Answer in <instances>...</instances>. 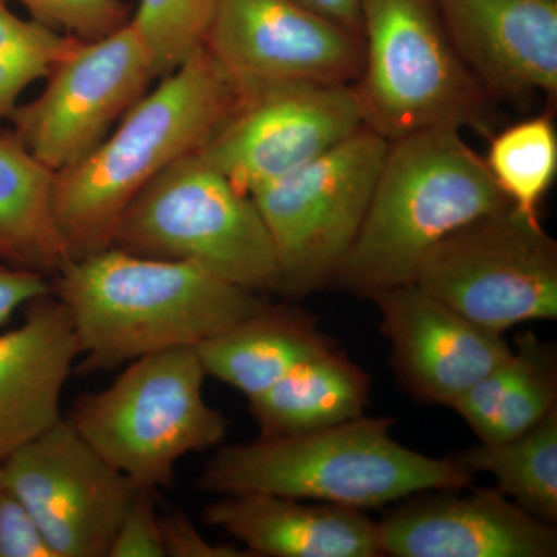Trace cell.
Returning a JSON list of instances; mask_svg holds the SVG:
<instances>
[{"label": "cell", "instance_id": "7a4b0ae2", "mask_svg": "<svg viewBox=\"0 0 557 557\" xmlns=\"http://www.w3.org/2000/svg\"><path fill=\"white\" fill-rule=\"evenodd\" d=\"M237 90L201 47L161 78L86 159L54 174L53 214L69 260L112 247L132 200L174 161L196 152Z\"/></svg>", "mask_w": 557, "mask_h": 557}, {"label": "cell", "instance_id": "d4e9b609", "mask_svg": "<svg viewBox=\"0 0 557 557\" xmlns=\"http://www.w3.org/2000/svg\"><path fill=\"white\" fill-rule=\"evenodd\" d=\"M81 39L17 17L0 0V124L16 109L22 91L47 78Z\"/></svg>", "mask_w": 557, "mask_h": 557}, {"label": "cell", "instance_id": "44dd1931", "mask_svg": "<svg viewBox=\"0 0 557 557\" xmlns=\"http://www.w3.org/2000/svg\"><path fill=\"white\" fill-rule=\"evenodd\" d=\"M557 408V350L522 332L504 361L450 406L480 443L515 438Z\"/></svg>", "mask_w": 557, "mask_h": 557}, {"label": "cell", "instance_id": "30bf717a", "mask_svg": "<svg viewBox=\"0 0 557 557\" xmlns=\"http://www.w3.org/2000/svg\"><path fill=\"white\" fill-rule=\"evenodd\" d=\"M362 126L354 84H273L237 91L228 115L199 153L249 196Z\"/></svg>", "mask_w": 557, "mask_h": 557}, {"label": "cell", "instance_id": "7402d4cb", "mask_svg": "<svg viewBox=\"0 0 557 557\" xmlns=\"http://www.w3.org/2000/svg\"><path fill=\"white\" fill-rule=\"evenodd\" d=\"M54 172L0 132V260L53 277L69 260L53 214Z\"/></svg>", "mask_w": 557, "mask_h": 557}, {"label": "cell", "instance_id": "3957f363", "mask_svg": "<svg viewBox=\"0 0 557 557\" xmlns=\"http://www.w3.org/2000/svg\"><path fill=\"white\" fill-rule=\"evenodd\" d=\"M509 207L485 160L457 127L388 143L368 211L329 287L359 298L413 284L429 251L454 231Z\"/></svg>", "mask_w": 557, "mask_h": 557}, {"label": "cell", "instance_id": "ba28073f", "mask_svg": "<svg viewBox=\"0 0 557 557\" xmlns=\"http://www.w3.org/2000/svg\"><path fill=\"white\" fill-rule=\"evenodd\" d=\"M388 141L359 127L298 171L249 194L278 262L276 295L298 300L327 288L368 211Z\"/></svg>", "mask_w": 557, "mask_h": 557}, {"label": "cell", "instance_id": "9a60e30c", "mask_svg": "<svg viewBox=\"0 0 557 557\" xmlns=\"http://www.w3.org/2000/svg\"><path fill=\"white\" fill-rule=\"evenodd\" d=\"M435 490L397 502L379 522L383 556L556 557L557 530L497 487Z\"/></svg>", "mask_w": 557, "mask_h": 557}, {"label": "cell", "instance_id": "83f0119b", "mask_svg": "<svg viewBox=\"0 0 557 557\" xmlns=\"http://www.w3.org/2000/svg\"><path fill=\"white\" fill-rule=\"evenodd\" d=\"M108 557H166L157 512V490L138 487L116 530Z\"/></svg>", "mask_w": 557, "mask_h": 557}, {"label": "cell", "instance_id": "ffe728a7", "mask_svg": "<svg viewBox=\"0 0 557 557\" xmlns=\"http://www.w3.org/2000/svg\"><path fill=\"white\" fill-rule=\"evenodd\" d=\"M249 413L263 438L292 437L364 416L370 376L338 347L300 362L259 397Z\"/></svg>", "mask_w": 557, "mask_h": 557}, {"label": "cell", "instance_id": "f1b7e54d", "mask_svg": "<svg viewBox=\"0 0 557 557\" xmlns=\"http://www.w3.org/2000/svg\"><path fill=\"white\" fill-rule=\"evenodd\" d=\"M0 557H57L27 507L0 480Z\"/></svg>", "mask_w": 557, "mask_h": 557}, {"label": "cell", "instance_id": "4dcf8cb0", "mask_svg": "<svg viewBox=\"0 0 557 557\" xmlns=\"http://www.w3.org/2000/svg\"><path fill=\"white\" fill-rule=\"evenodd\" d=\"M50 278L33 271L14 269L0 260V325L33 300L50 295Z\"/></svg>", "mask_w": 557, "mask_h": 557}, {"label": "cell", "instance_id": "52a82bcc", "mask_svg": "<svg viewBox=\"0 0 557 557\" xmlns=\"http://www.w3.org/2000/svg\"><path fill=\"white\" fill-rule=\"evenodd\" d=\"M362 123L388 143L437 129H486L490 94L454 47L435 0H362Z\"/></svg>", "mask_w": 557, "mask_h": 557}, {"label": "cell", "instance_id": "1f68e13d", "mask_svg": "<svg viewBox=\"0 0 557 557\" xmlns=\"http://www.w3.org/2000/svg\"><path fill=\"white\" fill-rule=\"evenodd\" d=\"M319 16L335 22L361 38L362 0H298Z\"/></svg>", "mask_w": 557, "mask_h": 557}, {"label": "cell", "instance_id": "484cf974", "mask_svg": "<svg viewBox=\"0 0 557 557\" xmlns=\"http://www.w3.org/2000/svg\"><path fill=\"white\" fill-rule=\"evenodd\" d=\"M215 0H139L132 24L164 78L203 47Z\"/></svg>", "mask_w": 557, "mask_h": 557}, {"label": "cell", "instance_id": "4fadbf2b", "mask_svg": "<svg viewBox=\"0 0 557 557\" xmlns=\"http://www.w3.org/2000/svg\"><path fill=\"white\" fill-rule=\"evenodd\" d=\"M203 49L237 91L273 84H355L362 38L298 0H215Z\"/></svg>", "mask_w": 557, "mask_h": 557}, {"label": "cell", "instance_id": "8992f818", "mask_svg": "<svg viewBox=\"0 0 557 557\" xmlns=\"http://www.w3.org/2000/svg\"><path fill=\"white\" fill-rule=\"evenodd\" d=\"M112 247L185 262L255 293H276L278 262L255 200L199 150L157 175L124 211Z\"/></svg>", "mask_w": 557, "mask_h": 557}, {"label": "cell", "instance_id": "e0dca14e", "mask_svg": "<svg viewBox=\"0 0 557 557\" xmlns=\"http://www.w3.org/2000/svg\"><path fill=\"white\" fill-rule=\"evenodd\" d=\"M0 335V463L62 418L61 397L79 358L64 304L53 293L25 307Z\"/></svg>", "mask_w": 557, "mask_h": 557}, {"label": "cell", "instance_id": "7c38bea8", "mask_svg": "<svg viewBox=\"0 0 557 557\" xmlns=\"http://www.w3.org/2000/svg\"><path fill=\"white\" fill-rule=\"evenodd\" d=\"M0 480L32 512L57 557H108L139 487L65 417L3 460Z\"/></svg>", "mask_w": 557, "mask_h": 557}, {"label": "cell", "instance_id": "6da1fadb", "mask_svg": "<svg viewBox=\"0 0 557 557\" xmlns=\"http://www.w3.org/2000/svg\"><path fill=\"white\" fill-rule=\"evenodd\" d=\"M50 284L72 319L86 373L196 347L267 302L189 263L115 247L67 260Z\"/></svg>", "mask_w": 557, "mask_h": 557}, {"label": "cell", "instance_id": "5bb4252c", "mask_svg": "<svg viewBox=\"0 0 557 557\" xmlns=\"http://www.w3.org/2000/svg\"><path fill=\"white\" fill-rule=\"evenodd\" d=\"M399 386L424 405L450 406L511 354L504 333L475 324L416 284L370 298Z\"/></svg>", "mask_w": 557, "mask_h": 557}, {"label": "cell", "instance_id": "ac0fdd59", "mask_svg": "<svg viewBox=\"0 0 557 557\" xmlns=\"http://www.w3.org/2000/svg\"><path fill=\"white\" fill-rule=\"evenodd\" d=\"M203 522L225 531L249 557H380L379 523L366 509L245 493L219 496Z\"/></svg>", "mask_w": 557, "mask_h": 557}, {"label": "cell", "instance_id": "2e32d148", "mask_svg": "<svg viewBox=\"0 0 557 557\" xmlns=\"http://www.w3.org/2000/svg\"><path fill=\"white\" fill-rule=\"evenodd\" d=\"M454 47L487 94L557 91V0H435Z\"/></svg>", "mask_w": 557, "mask_h": 557}, {"label": "cell", "instance_id": "d6986e66", "mask_svg": "<svg viewBox=\"0 0 557 557\" xmlns=\"http://www.w3.org/2000/svg\"><path fill=\"white\" fill-rule=\"evenodd\" d=\"M335 347L314 314L292 304L267 300L255 313L194 348L207 376L252 399L300 362Z\"/></svg>", "mask_w": 557, "mask_h": 557}, {"label": "cell", "instance_id": "f546056e", "mask_svg": "<svg viewBox=\"0 0 557 557\" xmlns=\"http://www.w3.org/2000/svg\"><path fill=\"white\" fill-rule=\"evenodd\" d=\"M161 539L166 557H249L233 544H212L182 509L160 516Z\"/></svg>", "mask_w": 557, "mask_h": 557}, {"label": "cell", "instance_id": "5b68a950", "mask_svg": "<svg viewBox=\"0 0 557 557\" xmlns=\"http://www.w3.org/2000/svg\"><path fill=\"white\" fill-rule=\"evenodd\" d=\"M194 347L135 359L101 391L79 395L67 421L109 465L141 487L171 490L183 457L218 448L228 418L203 394Z\"/></svg>", "mask_w": 557, "mask_h": 557}, {"label": "cell", "instance_id": "277c9868", "mask_svg": "<svg viewBox=\"0 0 557 557\" xmlns=\"http://www.w3.org/2000/svg\"><path fill=\"white\" fill-rule=\"evenodd\" d=\"M392 417L361 416L309 434L223 446L199 475L214 496L260 493L359 509L397 504L424 491L460 490L474 475L446 458L406 448Z\"/></svg>", "mask_w": 557, "mask_h": 557}, {"label": "cell", "instance_id": "603a6c76", "mask_svg": "<svg viewBox=\"0 0 557 557\" xmlns=\"http://www.w3.org/2000/svg\"><path fill=\"white\" fill-rule=\"evenodd\" d=\"M448 457L472 475H493L502 494L557 527V408L518 437L479 443Z\"/></svg>", "mask_w": 557, "mask_h": 557}, {"label": "cell", "instance_id": "9c48e42d", "mask_svg": "<svg viewBox=\"0 0 557 557\" xmlns=\"http://www.w3.org/2000/svg\"><path fill=\"white\" fill-rule=\"evenodd\" d=\"M413 284L494 332L549 321L557 317V244L541 219L509 205L440 240Z\"/></svg>", "mask_w": 557, "mask_h": 557}, {"label": "cell", "instance_id": "cb8c5ba5", "mask_svg": "<svg viewBox=\"0 0 557 557\" xmlns=\"http://www.w3.org/2000/svg\"><path fill=\"white\" fill-rule=\"evenodd\" d=\"M512 208L541 219V205L557 175V132L552 115L519 121L491 138L483 157Z\"/></svg>", "mask_w": 557, "mask_h": 557}, {"label": "cell", "instance_id": "8fae6325", "mask_svg": "<svg viewBox=\"0 0 557 557\" xmlns=\"http://www.w3.org/2000/svg\"><path fill=\"white\" fill-rule=\"evenodd\" d=\"M46 90L10 115L11 131L50 171L79 163L108 137L116 119L156 79L152 60L132 24L81 40L47 76Z\"/></svg>", "mask_w": 557, "mask_h": 557}, {"label": "cell", "instance_id": "4316f807", "mask_svg": "<svg viewBox=\"0 0 557 557\" xmlns=\"http://www.w3.org/2000/svg\"><path fill=\"white\" fill-rule=\"evenodd\" d=\"M10 2V0H3ZM32 20L81 40H97L129 24L132 7L124 0H14Z\"/></svg>", "mask_w": 557, "mask_h": 557}]
</instances>
